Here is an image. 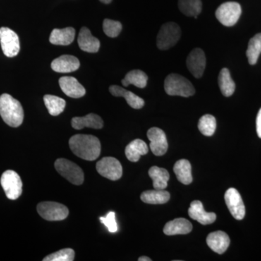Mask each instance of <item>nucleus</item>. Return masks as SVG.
I'll return each instance as SVG.
<instances>
[{"label":"nucleus","instance_id":"obj_36","mask_svg":"<svg viewBox=\"0 0 261 261\" xmlns=\"http://www.w3.org/2000/svg\"><path fill=\"white\" fill-rule=\"evenodd\" d=\"M256 130L258 137L261 139V108L257 113L256 118Z\"/></svg>","mask_w":261,"mask_h":261},{"label":"nucleus","instance_id":"obj_15","mask_svg":"<svg viewBox=\"0 0 261 261\" xmlns=\"http://www.w3.org/2000/svg\"><path fill=\"white\" fill-rule=\"evenodd\" d=\"M59 84L62 91L68 97L80 98L85 95V88L74 77H61L59 80Z\"/></svg>","mask_w":261,"mask_h":261},{"label":"nucleus","instance_id":"obj_19","mask_svg":"<svg viewBox=\"0 0 261 261\" xmlns=\"http://www.w3.org/2000/svg\"><path fill=\"white\" fill-rule=\"evenodd\" d=\"M103 121L100 116L94 113H89L84 117H74L71 120V126L76 130L87 128H92L94 129H100L103 127Z\"/></svg>","mask_w":261,"mask_h":261},{"label":"nucleus","instance_id":"obj_26","mask_svg":"<svg viewBox=\"0 0 261 261\" xmlns=\"http://www.w3.org/2000/svg\"><path fill=\"white\" fill-rule=\"evenodd\" d=\"M140 198L145 203L159 205L168 202L170 200V194L164 190H149L142 192Z\"/></svg>","mask_w":261,"mask_h":261},{"label":"nucleus","instance_id":"obj_38","mask_svg":"<svg viewBox=\"0 0 261 261\" xmlns=\"http://www.w3.org/2000/svg\"><path fill=\"white\" fill-rule=\"evenodd\" d=\"M99 1L102 2V3H105V4H109L112 2V0H99Z\"/></svg>","mask_w":261,"mask_h":261},{"label":"nucleus","instance_id":"obj_6","mask_svg":"<svg viewBox=\"0 0 261 261\" xmlns=\"http://www.w3.org/2000/svg\"><path fill=\"white\" fill-rule=\"evenodd\" d=\"M2 187L7 197L10 200H17L23 192V183L20 176L12 170H8L1 176Z\"/></svg>","mask_w":261,"mask_h":261},{"label":"nucleus","instance_id":"obj_28","mask_svg":"<svg viewBox=\"0 0 261 261\" xmlns=\"http://www.w3.org/2000/svg\"><path fill=\"white\" fill-rule=\"evenodd\" d=\"M219 86L225 97H230L234 92L236 85L234 82L231 79L229 70L228 68H223L220 71L219 75Z\"/></svg>","mask_w":261,"mask_h":261},{"label":"nucleus","instance_id":"obj_17","mask_svg":"<svg viewBox=\"0 0 261 261\" xmlns=\"http://www.w3.org/2000/svg\"><path fill=\"white\" fill-rule=\"evenodd\" d=\"M206 241L211 250L218 254L224 253L230 244V239L227 233L221 231L211 233Z\"/></svg>","mask_w":261,"mask_h":261},{"label":"nucleus","instance_id":"obj_18","mask_svg":"<svg viewBox=\"0 0 261 261\" xmlns=\"http://www.w3.org/2000/svg\"><path fill=\"white\" fill-rule=\"evenodd\" d=\"M78 44L81 49L89 53H95L99 51L100 42L97 38L93 37L87 27L81 29L78 37Z\"/></svg>","mask_w":261,"mask_h":261},{"label":"nucleus","instance_id":"obj_11","mask_svg":"<svg viewBox=\"0 0 261 261\" xmlns=\"http://www.w3.org/2000/svg\"><path fill=\"white\" fill-rule=\"evenodd\" d=\"M225 202L233 218L243 220L245 216V207L241 195L234 188L228 189L225 193Z\"/></svg>","mask_w":261,"mask_h":261},{"label":"nucleus","instance_id":"obj_21","mask_svg":"<svg viewBox=\"0 0 261 261\" xmlns=\"http://www.w3.org/2000/svg\"><path fill=\"white\" fill-rule=\"evenodd\" d=\"M192 225L188 220L179 218L169 221L163 228V232L168 236L177 234H187L191 232Z\"/></svg>","mask_w":261,"mask_h":261},{"label":"nucleus","instance_id":"obj_31","mask_svg":"<svg viewBox=\"0 0 261 261\" xmlns=\"http://www.w3.org/2000/svg\"><path fill=\"white\" fill-rule=\"evenodd\" d=\"M261 53V34L254 36L249 42L246 56L250 65L256 64Z\"/></svg>","mask_w":261,"mask_h":261},{"label":"nucleus","instance_id":"obj_10","mask_svg":"<svg viewBox=\"0 0 261 261\" xmlns=\"http://www.w3.org/2000/svg\"><path fill=\"white\" fill-rule=\"evenodd\" d=\"M0 43L3 53L8 58H13L20 51V41L16 33L7 27L0 28Z\"/></svg>","mask_w":261,"mask_h":261},{"label":"nucleus","instance_id":"obj_24","mask_svg":"<svg viewBox=\"0 0 261 261\" xmlns=\"http://www.w3.org/2000/svg\"><path fill=\"white\" fill-rule=\"evenodd\" d=\"M173 171L181 183L186 185L192 183V166L190 161L185 159L179 160L175 163Z\"/></svg>","mask_w":261,"mask_h":261},{"label":"nucleus","instance_id":"obj_35","mask_svg":"<svg viewBox=\"0 0 261 261\" xmlns=\"http://www.w3.org/2000/svg\"><path fill=\"white\" fill-rule=\"evenodd\" d=\"M102 224L108 228V231L111 233H115L118 231V226L116 221V214L114 212L108 213L106 217L99 218Z\"/></svg>","mask_w":261,"mask_h":261},{"label":"nucleus","instance_id":"obj_22","mask_svg":"<svg viewBox=\"0 0 261 261\" xmlns=\"http://www.w3.org/2000/svg\"><path fill=\"white\" fill-rule=\"evenodd\" d=\"M75 31L72 27L55 29L49 37V42L55 45H69L75 39Z\"/></svg>","mask_w":261,"mask_h":261},{"label":"nucleus","instance_id":"obj_33","mask_svg":"<svg viewBox=\"0 0 261 261\" xmlns=\"http://www.w3.org/2000/svg\"><path fill=\"white\" fill-rule=\"evenodd\" d=\"M75 258V251L71 248H65L47 255L43 261H73Z\"/></svg>","mask_w":261,"mask_h":261},{"label":"nucleus","instance_id":"obj_32","mask_svg":"<svg viewBox=\"0 0 261 261\" xmlns=\"http://www.w3.org/2000/svg\"><path fill=\"white\" fill-rule=\"evenodd\" d=\"M198 128L201 133L206 137L214 135L216 128V118L210 114L201 117L198 123Z\"/></svg>","mask_w":261,"mask_h":261},{"label":"nucleus","instance_id":"obj_9","mask_svg":"<svg viewBox=\"0 0 261 261\" xmlns=\"http://www.w3.org/2000/svg\"><path fill=\"white\" fill-rule=\"evenodd\" d=\"M97 172L111 181H117L123 175V168L121 163L113 157L103 158L96 165Z\"/></svg>","mask_w":261,"mask_h":261},{"label":"nucleus","instance_id":"obj_8","mask_svg":"<svg viewBox=\"0 0 261 261\" xmlns=\"http://www.w3.org/2000/svg\"><path fill=\"white\" fill-rule=\"evenodd\" d=\"M241 13V6L239 3L228 2L220 5L216 10V16L222 25L230 27L238 23Z\"/></svg>","mask_w":261,"mask_h":261},{"label":"nucleus","instance_id":"obj_5","mask_svg":"<svg viewBox=\"0 0 261 261\" xmlns=\"http://www.w3.org/2000/svg\"><path fill=\"white\" fill-rule=\"evenodd\" d=\"M55 168L63 177L75 185L83 184L84 175L82 168L69 160L59 159L55 163Z\"/></svg>","mask_w":261,"mask_h":261},{"label":"nucleus","instance_id":"obj_23","mask_svg":"<svg viewBox=\"0 0 261 261\" xmlns=\"http://www.w3.org/2000/svg\"><path fill=\"white\" fill-rule=\"evenodd\" d=\"M148 151L147 144L143 140L137 139L126 146L125 154L128 161L137 162L140 161L141 156L147 154Z\"/></svg>","mask_w":261,"mask_h":261},{"label":"nucleus","instance_id":"obj_4","mask_svg":"<svg viewBox=\"0 0 261 261\" xmlns=\"http://www.w3.org/2000/svg\"><path fill=\"white\" fill-rule=\"evenodd\" d=\"M181 29L177 23L169 22L163 24L157 36V47L161 50L171 49L181 37Z\"/></svg>","mask_w":261,"mask_h":261},{"label":"nucleus","instance_id":"obj_16","mask_svg":"<svg viewBox=\"0 0 261 261\" xmlns=\"http://www.w3.org/2000/svg\"><path fill=\"white\" fill-rule=\"evenodd\" d=\"M80 62L75 56L65 55L51 62V68L58 73H71L80 68Z\"/></svg>","mask_w":261,"mask_h":261},{"label":"nucleus","instance_id":"obj_7","mask_svg":"<svg viewBox=\"0 0 261 261\" xmlns=\"http://www.w3.org/2000/svg\"><path fill=\"white\" fill-rule=\"evenodd\" d=\"M37 212L41 217L49 221H63L69 214L66 206L56 202H40L37 205Z\"/></svg>","mask_w":261,"mask_h":261},{"label":"nucleus","instance_id":"obj_3","mask_svg":"<svg viewBox=\"0 0 261 261\" xmlns=\"http://www.w3.org/2000/svg\"><path fill=\"white\" fill-rule=\"evenodd\" d=\"M164 89L170 96L189 97L195 93V89L185 77L176 73H171L165 80Z\"/></svg>","mask_w":261,"mask_h":261},{"label":"nucleus","instance_id":"obj_2","mask_svg":"<svg viewBox=\"0 0 261 261\" xmlns=\"http://www.w3.org/2000/svg\"><path fill=\"white\" fill-rule=\"evenodd\" d=\"M0 116L11 127L20 126L23 121L24 113L21 104L8 94L0 96Z\"/></svg>","mask_w":261,"mask_h":261},{"label":"nucleus","instance_id":"obj_30","mask_svg":"<svg viewBox=\"0 0 261 261\" xmlns=\"http://www.w3.org/2000/svg\"><path fill=\"white\" fill-rule=\"evenodd\" d=\"M44 102L51 116H57L64 111L66 102L63 98L57 96L46 94Z\"/></svg>","mask_w":261,"mask_h":261},{"label":"nucleus","instance_id":"obj_27","mask_svg":"<svg viewBox=\"0 0 261 261\" xmlns=\"http://www.w3.org/2000/svg\"><path fill=\"white\" fill-rule=\"evenodd\" d=\"M148 76L145 72L140 70H130L121 81V83L124 87H128L130 84L138 87V88H145L147 86Z\"/></svg>","mask_w":261,"mask_h":261},{"label":"nucleus","instance_id":"obj_20","mask_svg":"<svg viewBox=\"0 0 261 261\" xmlns=\"http://www.w3.org/2000/svg\"><path fill=\"white\" fill-rule=\"evenodd\" d=\"M110 92L115 97L125 98L126 102L134 109H141L145 106V101L142 98L136 95L133 92L122 88L118 85H113L110 87Z\"/></svg>","mask_w":261,"mask_h":261},{"label":"nucleus","instance_id":"obj_14","mask_svg":"<svg viewBox=\"0 0 261 261\" xmlns=\"http://www.w3.org/2000/svg\"><path fill=\"white\" fill-rule=\"evenodd\" d=\"M188 214L190 218L202 225L213 224L216 220V214L206 212L202 202L199 200L192 202L188 210Z\"/></svg>","mask_w":261,"mask_h":261},{"label":"nucleus","instance_id":"obj_13","mask_svg":"<svg viewBox=\"0 0 261 261\" xmlns=\"http://www.w3.org/2000/svg\"><path fill=\"white\" fill-rule=\"evenodd\" d=\"M187 66L195 78H201L206 66V58L203 50L200 48L194 49L187 57Z\"/></svg>","mask_w":261,"mask_h":261},{"label":"nucleus","instance_id":"obj_37","mask_svg":"<svg viewBox=\"0 0 261 261\" xmlns=\"http://www.w3.org/2000/svg\"><path fill=\"white\" fill-rule=\"evenodd\" d=\"M138 260L139 261H151L152 260H151V258H149V257H148L142 256V257H139Z\"/></svg>","mask_w":261,"mask_h":261},{"label":"nucleus","instance_id":"obj_29","mask_svg":"<svg viewBox=\"0 0 261 261\" xmlns=\"http://www.w3.org/2000/svg\"><path fill=\"white\" fill-rule=\"evenodd\" d=\"M178 5L180 11L187 16L197 18L202 11L201 0H178Z\"/></svg>","mask_w":261,"mask_h":261},{"label":"nucleus","instance_id":"obj_12","mask_svg":"<svg viewBox=\"0 0 261 261\" xmlns=\"http://www.w3.org/2000/svg\"><path fill=\"white\" fill-rule=\"evenodd\" d=\"M147 137L149 142V147L154 155H163L168 147L167 138L166 134L161 128L157 127L149 128L147 132Z\"/></svg>","mask_w":261,"mask_h":261},{"label":"nucleus","instance_id":"obj_34","mask_svg":"<svg viewBox=\"0 0 261 261\" xmlns=\"http://www.w3.org/2000/svg\"><path fill=\"white\" fill-rule=\"evenodd\" d=\"M122 30V24L119 21L105 19L103 21V31L108 37L115 38L119 35Z\"/></svg>","mask_w":261,"mask_h":261},{"label":"nucleus","instance_id":"obj_1","mask_svg":"<svg viewBox=\"0 0 261 261\" xmlns=\"http://www.w3.org/2000/svg\"><path fill=\"white\" fill-rule=\"evenodd\" d=\"M70 148L80 159L95 161L101 152V144L93 135H75L69 140Z\"/></svg>","mask_w":261,"mask_h":261},{"label":"nucleus","instance_id":"obj_25","mask_svg":"<svg viewBox=\"0 0 261 261\" xmlns=\"http://www.w3.org/2000/svg\"><path fill=\"white\" fill-rule=\"evenodd\" d=\"M149 176L153 181V187L155 190H165L167 187L170 178L167 170L158 166H152L149 168Z\"/></svg>","mask_w":261,"mask_h":261}]
</instances>
